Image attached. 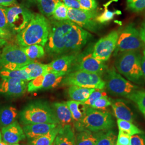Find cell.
<instances>
[{
  "instance_id": "obj_1",
  "label": "cell",
  "mask_w": 145,
  "mask_h": 145,
  "mask_svg": "<svg viewBox=\"0 0 145 145\" xmlns=\"http://www.w3.org/2000/svg\"><path fill=\"white\" fill-rule=\"evenodd\" d=\"M50 27V22L45 16L33 14L26 27L16 35V42L21 47L36 44L44 47L48 40Z\"/></svg>"
},
{
  "instance_id": "obj_2",
  "label": "cell",
  "mask_w": 145,
  "mask_h": 145,
  "mask_svg": "<svg viewBox=\"0 0 145 145\" xmlns=\"http://www.w3.org/2000/svg\"><path fill=\"white\" fill-rule=\"evenodd\" d=\"M18 116L23 125L41 123L59 124L51 105L45 101L37 100L27 104Z\"/></svg>"
},
{
  "instance_id": "obj_3",
  "label": "cell",
  "mask_w": 145,
  "mask_h": 145,
  "mask_svg": "<svg viewBox=\"0 0 145 145\" xmlns=\"http://www.w3.org/2000/svg\"><path fill=\"white\" fill-rule=\"evenodd\" d=\"M115 121L108 111H102L87 106L82 118L74 122V127L78 132L87 130L99 132L113 129Z\"/></svg>"
},
{
  "instance_id": "obj_4",
  "label": "cell",
  "mask_w": 145,
  "mask_h": 145,
  "mask_svg": "<svg viewBox=\"0 0 145 145\" xmlns=\"http://www.w3.org/2000/svg\"><path fill=\"white\" fill-rule=\"evenodd\" d=\"M142 55L140 51L121 53L117 56L115 67L117 71L129 81L136 84L143 82L141 69Z\"/></svg>"
},
{
  "instance_id": "obj_5",
  "label": "cell",
  "mask_w": 145,
  "mask_h": 145,
  "mask_svg": "<svg viewBox=\"0 0 145 145\" xmlns=\"http://www.w3.org/2000/svg\"><path fill=\"white\" fill-rule=\"evenodd\" d=\"M50 24L48 40L44 46L45 51L50 55H61L63 53L68 35L73 22L69 20L62 21L54 20L50 22Z\"/></svg>"
},
{
  "instance_id": "obj_6",
  "label": "cell",
  "mask_w": 145,
  "mask_h": 145,
  "mask_svg": "<svg viewBox=\"0 0 145 145\" xmlns=\"http://www.w3.org/2000/svg\"><path fill=\"white\" fill-rule=\"evenodd\" d=\"M35 61L26 56L21 46L15 45L7 44L0 54V69L20 70Z\"/></svg>"
},
{
  "instance_id": "obj_7",
  "label": "cell",
  "mask_w": 145,
  "mask_h": 145,
  "mask_svg": "<svg viewBox=\"0 0 145 145\" xmlns=\"http://www.w3.org/2000/svg\"><path fill=\"white\" fill-rule=\"evenodd\" d=\"M105 87L112 95L126 97L139 87L123 78L114 67L108 68L105 73Z\"/></svg>"
},
{
  "instance_id": "obj_8",
  "label": "cell",
  "mask_w": 145,
  "mask_h": 145,
  "mask_svg": "<svg viewBox=\"0 0 145 145\" xmlns=\"http://www.w3.org/2000/svg\"><path fill=\"white\" fill-rule=\"evenodd\" d=\"M63 86H76L81 87L104 89L105 83L99 74L83 71H75L69 72L63 78Z\"/></svg>"
},
{
  "instance_id": "obj_9",
  "label": "cell",
  "mask_w": 145,
  "mask_h": 145,
  "mask_svg": "<svg viewBox=\"0 0 145 145\" xmlns=\"http://www.w3.org/2000/svg\"><path fill=\"white\" fill-rule=\"evenodd\" d=\"M144 45L140 36L139 31L133 23L125 27L119 33L114 57L123 52L139 51Z\"/></svg>"
},
{
  "instance_id": "obj_10",
  "label": "cell",
  "mask_w": 145,
  "mask_h": 145,
  "mask_svg": "<svg viewBox=\"0 0 145 145\" xmlns=\"http://www.w3.org/2000/svg\"><path fill=\"white\" fill-rule=\"evenodd\" d=\"M4 8L11 33L16 35L26 27L33 14L24 5H17Z\"/></svg>"
},
{
  "instance_id": "obj_11",
  "label": "cell",
  "mask_w": 145,
  "mask_h": 145,
  "mask_svg": "<svg viewBox=\"0 0 145 145\" xmlns=\"http://www.w3.org/2000/svg\"><path fill=\"white\" fill-rule=\"evenodd\" d=\"M108 68L104 62L96 59L93 55V50L89 48L86 52L77 55L72 71H83L93 72L101 76L105 74Z\"/></svg>"
},
{
  "instance_id": "obj_12",
  "label": "cell",
  "mask_w": 145,
  "mask_h": 145,
  "mask_svg": "<svg viewBox=\"0 0 145 145\" xmlns=\"http://www.w3.org/2000/svg\"><path fill=\"white\" fill-rule=\"evenodd\" d=\"M92 37L88 31L73 22L68 35L63 54L77 53L86 45Z\"/></svg>"
},
{
  "instance_id": "obj_13",
  "label": "cell",
  "mask_w": 145,
  "mask_h": 145,
  "mask_svg": "<svg viewBox=\"0 0 145 145\" xmlns=\"http://www.w3.org/2000/svg\"><path fill=\"white\" fill-rule=\"evenodd\" d=\"M118 36V31L114 30L101 38L93 46V57L103 62L108 61L116 49Z\"/></svg>"
},
{
  "instance_id": "obj_14",
  "label": "cell",
  "mask_w": 145,
  "mask_h": 145,
  "mask_svg": "<svg viewBox=\"0 0 145 145\" xmlns=\"http://www.w3.org/2000/svg\"><path fill=\"white\" fill-rule=\"evenodd\" d=\"M68 19L78 25L91 32L99 29V23L96 21L97 13L96 10L76 9L68 8Z\"/></svg>"
},
{
  "instance_id": "obj_15",
  "label": "cell",
  "mask_w": 145,
  "mask_h": 145,
  "mask_svg": "<svg viewBox=\"0 0 145 145\" xmlns=\"http://www.w3.org/2000/svg\"><path fill=\"white\" fill-rule=\"evenodd\" d=\"M65 75L61 73L47 72L30 81L27 83V90L29 93H32L55 88L61 83Z\"/></svg>"
},
{
  "instance_id": "obj_16",
  "label": "cell",
  "mask_w": 145,
  "mask_h": 145,
  "mask_svg": "<svg viewBox=\"0 0 145 145\" xmlns=\"http://www.w3.org/2000/svg\"><path fill=\"white\" fill-rule=\"evenodd\" d=\"M27 88V81L18 78H3L0 81V95L17 97L26 93Z\"/></svg>"
},
{
  "instance_id": "obj_17",
  "label": "cell",
  "mask_w": 145,
  "mask_h": 145,
  "mask_svg": "<svg viewBox=\"0 0 145 145\" xmlns=\"http://www.w3.org/2000/svg\"><path fill=\"white\" fill-rule=\"evenodd\" d=\"M1 133L3 140L9 144H17L26 138L23 128L17 120L2 127Z\"/></svg>"
},
{
  "instance_id": "obj_18",
  "label": "cell",
  "mask_w": 145,
  "mask_h": 145,
  "mask_svg": "<svg viewBox=\"0 0 145 145\" xmlns=\"http://www.w3.org/2000/svg\"><path fill=\"white\" fill-rule=\"evenodd\" d=\"M76 56V54L65 55L54 60L51 63L47 64V72L67 74L72 72Z\"/></svg>"
},
{
  "instance_id": "obj_19",
  "label": "cell",
  "mask_w": 145,
  "mask_h": 145,
  "mask_svg": "<svg viewBox=\"0 0 145 145\" xmlns=\"http://www.w3.org/2000/svg\"><path fill=\"white\" fill-rule=\"evenodd\" d=\"M111 106L117 119L132 123L135 121V114L123 100L120 99L112 100Z\"/></svg>"
},
{
  "instance_id": "obj_20",
  "label": "cell",
  "mask_w": 145,
  "mask_h": 145,
  "mask_svg": "<svg viewBox=\"0 0 145 145\" xmlns=\"http://www.w3.org/2000/svg\"><path fill=\"white\" fill-rule=\"evenodd\" d=\"M52 145H76L75 131L71 125L61 127Z\"/></svg>"
},
{
  "instance_id": "obj_21",
  "label": "cell",
  "mask_w": 145,
  "mask_h": 145,
  "mask_svg": "<svg viewBox=\"0 0 145 145\" xmlns=\"http://www.w3.org/2000/svg\"><path fill=\"white\" fill-rule=\"evenodd\" d=\"M58 124H35L24 125L23 129L27 139H31L45 135Z\"/></svg>"
},
{
  "instance_id": "obj_22",
  "label": "cell",
  "mask_w": 145,
  "mask_h": 145,
  "mask_svg": "<svg viewBox=\"0 0 145 145\" xmlns=\"http://www.w3.org/2000/svg\"><path fill=\"white\" fill-rule=\"evenodd\" d=\"M51 106L59 124L63 126L74 122L71 112L66 102H56L52 104Z\"/></svg>"
},
{
  "instance_id": "obj_23",
  "label": "cell",
  "mask_w": 145,
  "mask_h": 145,
  "mask_svg": "<svg viewBox=\"0 0 145 145\" xmlns=\"http://www.w3.org/2000/svg\"><path fill=\"white\" fill-rule=\"evenodd\" d=\"M16 108L12 105L0 106V126H7L14 122L18 116Z\"/></svg>"
},
{
  "instance_id": "obj_24",
  "label": "cell",
  "mask_w": 145,
  "mask_h": 145,
  "mask_svg": "<svg viewBox=\"0 0 145 145\" xmlns=\"http://www.w3.org/2000/svg\"><path fill=\"white\" fill-rule=\"evenodd\" d=\"M95 90V89L93 88H84L76 86H71L68 88V93L69 97L72 100L84 103Z\"/></svg>"
},
{
  "instance_id": "obj_25",
  "label": "cell",
  "mask_w": 145,
  "mask_h": 145,
  "mask_svg": "<svg viewBox=\"0 0 145 145\" xmlns=\"http://www.w3.org/2000/svg\"><path fill=\"white\" fill-rule=\"evenodd\" d=\"M62 126L58 124L51 131L42 136L28 139L29 145H52L58 132Z\"/></svg>"
},
{
  "instance_id": "obj_26",
  "label": "cell",
  "mask_w": 145,
  "mask_h": 145,
  "mask_svg": "<svg viewBox=\"0 0 145 145\" xmlns=\"http://www.w3.org/2000/svg\"><path fill=\"white\" fill-rule=\"evenodd\" d=\"M99 132H91L87 130L78 132L76 137V145H96Z\"/></svg>"
},
{
  "instance_id": "obj_27",
  "label": "cell",
  "mask_w": 145,
  "mask_h": 145,
  "mask_svg": "<svg viewBox=\"0 0 145 145\" xmlns=\"http://www.w3.org/2000/svg\"><path fill=\"white\" fill-rule=\"evenodd\" d=\"M21 69L23 70L28 75L31 80L40 76L47 72V64L33 62L27 65Z\"/></svg>"
},
{
  "instance_id": "obj_28",
  "label": "cell",
  "mask_w": 145,
  "mask_h": 145,
  "mask_svg": "<svg viewBox=\"0 0 145 145\" xmlns=\"http://www.w3.org/2000/svg\"><path fill=\"white\" fill-rule=\"evenodd\" d=\"M72 115L74 122L78 121L82 118L87 106L83 103L75 101H69L66 102Z\"/></svg>"
},
{
  "instance_id": "obj_29",
  "label": "cell",
  "mask_w": 145,
  "mask_h": 145,
  "mask_svg": "<svg viewBox=\"0 0 145 145\" xmlns=\"http://www.w3.org/2000/svg\"><path fill=\"white\" fill-rule=\"evenodd\" d=\"M60 0H36V2L42 15L51 17L58 2Z\"/></svg>"
},
{
  "instance_id": "obj_30",
  "label": "cell",
  "mask_w": 145,
  "mask_h": 145,
  "mask_svg": "<svg viewBox=\"0 0 145 145\" xmlns=\"http://www.w3.org/2000/svg\"><path fill=\"white\" fill-rule=\"evenodd\" d=\"M117 135L114 129L99 131L96 145H115Z\"/></svg>"
},
{
  "instance_id": "obj_31",
  "label": "cell",
  "mask_w": 145,
  "mask_h": 145,
  "mask_svg": "<svg viewBox=\"0 0 145 145\" xmlns=\"http://www.w3.org/2000/svg\"><path fill=\"white\" fill-rule=\"evenodd\" d=\"M126 98L129 99L137 104L138 109L145 117V90L137 89Z\"/></svg>"
},
{
  "instance_id": "obj_32",
  "label": "cell",
  "mask_w": 145,
  "mask_h": 145,
  "mask_svg": "<svg viewBox=\"0 0 145 145\" xmlns=\"http://www.w3.org/2000/svg\"><path fill=\"white\" fill-rule=\"evenodd\" d=\"M21 47L26 56L32 60L41 58L45 54L44 47L40 45L36 44Z\"/></svg>"
},
{
  "instance_id": "obj_33",
  "label": "cell",
  "mask_w": 145,
  "mask_h": 145,
  "mask_svg": "<svg viewBox=\"0 0 145 145\" xmlns=\"http://www.w3.org/2000/svg\"><path fill=\"white\" fill-rule=\"evenodd\" d=\"M0 76L3 78H18L25 81H31L30 78L23 70H8L4 68L0 69Z\"/></svg>"
},
{
  "instance_id": "obj_34",
  "label": "cell",
  "mask_w": 145,
  "mask_h": 145,
  "mask_svg": "<svg viewBox=\"0 0 145 145\" xmlns=\"http://www.w3.org/2000/svg\"><path fill=\"white\" fill-rule=\"evenodd\" d=\"M117 123L119 130H121L128 133L131 136L137 134L145 133L143 131L140 130L139 127L133 124L132 122L127 120L117 119Z\"/></svg>"
},
{
  "instance_id": "obj_35",
  "label": "cell",
  "mask_w": 145,
  "mask_h": 145,
  "mask_svg": "<svg viewBox=\"0 0 145 145\" xmlns=\"http://www.w3.org/2000/svg\"><path fill=\"white\" fill-rule=\"evenodd\" d=\"M68 8L61 1H59L56 6L52 15L53 18L57 21L67 20Z\"/></svg>"
},
{
  "instance_id": "obj_36",
  "label": "cell",
  "mask_w": 145,
  "mask_h": 145,
  "mask_svg": "<svg viewBox=\"0 0 145 145\" xmlns=\"http://www.w3.org/2000/svg\"><path fill=\"white\" fill-rule=\"evenodd\" d=\"M105 9L101 15H97L96 18V21L99 24H105L109 21H111L116 15L121 14L120 11H111L108 9L107 5H105Z\"/></svg>"
},
{
  "instance_id": "obj_37",
  "label": "cell",
  "mask_w": 145,
  "mask_h": 145,
  "mask_svg": "<svg viewBox=\"0 0 145 145\" xmlns=\"http://www.w3.org/2000/svg\"><path fill=\"white\" fill-rule=\"evenodd\" d=\"M127 8L135 12L145 10V0H127Z\"/></svg>"
},
{
  "instance_id": "obj_38",
  "label": "cell",
  "mask_w": 145,
  "mask_h": 145,
  "mask_svg": "<svg viewBox=\"0 0 145 145\" xmlns=\"http://www.w3.org/2000/svg\"><path fill=\"white\" fill-rule=\"evenodd\" d=\"M105 96H107V93L103 89H95V90L91 93L87 100L83 103L87 106L91 107L96 100Z\"/></svg>"
},
{
  "instance_id": "obj_39",
  "label": "cell",
  "mask_w": 145,
  "mask_h": 145,
  "mask_svg": "<svg viewBox=\"0 0 145 145\" xmlns=\"http://www.w3.org/2000/svg\"><path fill=\"white\" fill-rule=\"evenodd\" d=\"M112 102V99H110L107 96H105L96 100L91 107L99 110H105L106 108L111 105Z\"/></svg>"
},
{
  "instance_id": "obj_40",
  "label": "cell",
  "mask_w": 145,
  "mask_h": 145,
  "mask_svg": "<svg viewBox=\"0 0 145 145\" xmlns=\"http://www.w3.org/2000/svg\"><path fill=\"white\" fill-rule=\"evenodd\" d=\"M131 135L121 130H119L116 145H131Z\"/></svg>"
},
{
  "instance_id": "obj_41",
  "label": "cell",
  "mask_w": 145,
  "mask_h": 145,
  "mask_svg": "<svg viewBox=\"0 0 145 145\" xmlns=\"http://www.w3.org/2000/svg\"><path fill=\"white\" fill-rule=\"evenodd\" d=\"M83 9L87 10H95L97 8L96 0H78Z\"/></svg>"
},
{
  "instance_id": "obj_42",
  "label": "cell",
  "mask_w": 145,
  "mask_h": 145,
  "mask_svg": "<svg viewBox=\"0 0 145 145\" xmlns=\"http://www.w3.org/2000/svg\"><path fill=\"white\" fill-rule=\"evenodd\" d=\"M0 28L11 33L9 27L8 26V22H7L5 8L3 7H1V6H0Z\"/></svg>"
},
{
  "instance_id": "obj_43",
  "label": "cell",
  "mask_w": 145,
  "mask_h": 145,
  "mask_svg": "<svg viewBox=\"0 0 145 145\" xmlns=\"http://www.w3.org/2000/svg\"><path fill=\"white\" fill-rule=\"evenodd\" d=\"M131 145H145V135L137 134L131 137Z\"/></svg>"
},
{
  "instance_id": "obj_44",
  "label": "cell",
  "mask_w": 145,
  "mask_h": 145,
  "mask_svg": "<svg viewBox=\"0 0 145 145\" xmlns=\"http://www.w3.org/2000/svg\"><path fill=\"white\" fill-rule=\"evenodd\" d=\"M62 2L67 6V8L76 9H83L79 3L78 0H61Z\"/></svg>"
},
{
  "instance_id": "obj_45",
  "label": "cell",
  "mask_w": 145,
  "mask_h": 145,
  "mask_svg": "<svg viewBox=\"0 0 145 145\" xmlns=\"http://www.w3.org/2000/svg\"><path fill=\"white\" fill-rule=\"evenodd\" d=\"M17 5L18 4L17 0H0L1 7H10Z\"/></svg>"
},
{
  "instance_id": "obj_46",
  "label": "cell",
  "mask_w": 145,
  "mask_h": 145,
  "mask_svg": "<svg viewBox=\"0 0 145 145\" xmlns=\"http://www.w3.org/2000/svg\"><path fill=\"white\" fill-rule=\"evenodd\" d=\"M139 33H140L141 39L142 42L144 43V44L145 45V18L140 27Z\"/></svg>"
},
{
  "instance_id": "obj_47",
  "label": "cell",
  "mask_w": 145,
  "mask_h": 145,
  "mask_svg": "<svg viewBox=\"0 0 145 145\" xmlns=\"http://www.w3.org/2000/svg\"><path fill=\"white\" fill-rule=\"evenodd\" d=\"M11 37V33L8 31L4 30L1 28H0V38H3L7 40L10 39Z\"/></svg>"
},
{
  "instance_id": "obj_48",
  "label": "cell",
  "mask_w": 145,
  "mask_h": 145,
  "mask_svg": "<svg viewBox=\"0 0 145 145\" xmlns=\"http://www.w3.org/2000/svg\"><path fill=\"white\" fill-rule=\"evenodd\" d=\"M141 69L144 80L145 81V49L144 50L143 54L141 57Z\"/></svg>"
},
{
  "instance_id": "obj_49",
  "label": "cell",
  "mask_w": 145,
  "mask_h": 145,
  "mask_svg": "<svg viewBox=\"0 0 145 145\" xmlns=\"http://www.w3.org/2000/svg\"><path fill=\"white\" fill-rule=\"evenodd\" d=\"M8 44L7 40L3 38H0V54L2 52V50L3 48Z\"/></svg>"
},
{
  "instance_id": "obj_50",
  "label": "cell",
  "mask_w": 145,
  "mask_h": 145,
  "mask_svg": "<svg viewBox=\"0 0 145 145\" xmlns=\"http://www.w3.org/2000/svg\"><path fill=\"white\" fill-rule=\"evenodd\" d=\"M27 5H33L36 2V0H23Z\"/></svg>"
},
{
  "instance_id": "obj_51",
  "label": "cell",
  "mask_w": 145,
  "mask_h": 145,
  "mask_svg": "<svg viewBox=\"0 0 145 145\" xmlns=\"http://www.w3.org/2000/svg\"><path fill=\"white\" fill-rule=\"evenodd\" d=\"M0 145H10V144L4 141H2L1 140L0 141Z\"/></svg>"
},
{
  "instance_id": "obj_52",
  "label": "cell",
  "mask_w": 145,
  "mask_h": 145,
  "mask_svg": "<svg viewBox=\"0 0 145 145\" xmlns=\"http://www.w3.org/2000/svg\"><path fill=\"white\" fill-rule=\"evenodd\" d=\"M2 133H1V131H0V141L2 140Z\"/></svg>"
},
{
  "instance_id": "obj_53",
  "label": "cell",
  "mask_w": 145,
  "mask_h": 145,
  "mask_svg": "<svg viewBox=\"0 0 145 145\" xmlns=\"http://www.w3.org/2000/svg\"><path fill=\"white\" fill-rule=\"evenodd\" d=\"M10 145H19V144H18V143H17V144H10Z\"/></svg>"
}]
</instances>
